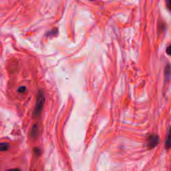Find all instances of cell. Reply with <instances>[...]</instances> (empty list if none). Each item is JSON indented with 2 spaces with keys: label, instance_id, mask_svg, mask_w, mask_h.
<instances>
[{
  "label": "cell",
  "instance_id": "cell-9",
  "mask_svg": "<svg viewBox=\"0 0 171 171\" xmlns=\"http://www.w3.org/2000/svg\"><path fill=\"white\" fill-rule=\"evenodd\" d=\"M7 171H21V170L19 168H12V169H9Z\"/></svg>",
  "mask_w": 171,
  "mask_h": 171
},
{
  "label": "cell",
  "instance_id": "cell-6",
  "mask_svg": "<svg viewBox=\"0 0 171 171\" xmlns=\"http://www.w3.org/2000/svg\"><path fill=\"white\" fill-rule=\"evenodd\" d=\"M170 145H171V140H170V134L169 131L168 133L167 138V139H166V141H165V148L167 149H169L170 147Z\"/></svg>",
  "mask_w": 171,
  "mask_h": 171
},
{
  "label": "cell",
  "instance_id": "cell-7",
  "mask_svg": "<svg viewBox=\"0 0 171 171\" xmlns=\"http://www.w3.org/2000/svg\"><path fill=\"white\" fill-rule=\"evenodd\" d=\"M33 151H34V153H35V155L37 156H40L41 155V149L39 148H34Z\"/></svg>",
  "mask_w": 171,
  "mask_h": 171
},
{
  "label": "cell",
  "instance_id": "cell-4",
  "mask_svg": "<svg viewBox=\"0 0 171 171\" xmlns=\"http://www.w3.org/2000/svg\"><path fill=\"white\" fill-rule=\"evenodd\" d=\"M9 144L8 142H1L0 143V151L1 152H4V151H6L9 149Z\"/></svg>",
  "mask_w": 171,
  "mask_h": 171
},
{
  "label": "cell",
  "instance_id": "cell-8",
  "mask_svg": "<svg viewBox=\"0 0 171 171\" xmlns=\"http://www.w3.org/2000/svg\"><path fill=\"white\" fill-rule=\"evenodd\" d=\"M26 91V88L25 86H20L18 88V92L19 93H24Z\"/></svg>",
  "mask_w": 171,
  "mask_h": 171
},
{
  "label": "cell",
  "instance_id": "cell-1",
  "mask_svg": "<svg viewBox=\"0 0 171 171\" xmlns=\"http://www.w3.org/2000/svg\"><path fill=\"white\" fill-rule=\"evenodd\" d=\"M45 103V96L43 94L42 91L39 92L38 96L37 98V100H36V107L34 109L33 115L35 117H37L42 111V109L43 108V105Z\"/></svg>",
  "mask_w": 171,
  "mask_h": 171
},
{
  "label": "cell",
  "instance_id": "cell-5",
  "mask_svg": "<svg viewBox=\"0 0 171 171\" xmlns=\"http://www.w3.org/2000/svg\"><path fill=\"white\" fill-rule=\"evenodd\" d=\"M170 67L169 63H168V65L165 68V78H166V80H169L170 79Z\"/></svg>",
  "mask_w": 171,
  "mask_h": 171
},
{
  "label": "cell",
  "instance_id": "cell-2",
  "mask_svg": "<svg viewBox=\"0 0 171 171\" xmlns=\"http://www.w3.org/2000/svg\"><path fill=\"white\" fill-rule=\"evenodd\" d=\"M159 136L157 134H151V135L148 136V147L150 148H155L159 143Z\"/></svg>",
  "mask_w": 171,
  "mask_h": 171
},
{
  "label": "cell",
  "instance_id": "cell-10",
  "mask_svg": "<svg viewBox=\"0 0 171 171\" xmlns=\"http://www.w3.org/2000/svg\"><path fill=\"white\" fill-rule=\"evenodd\" d=\"M166 3L168 9H170V0H166Z\"/></svg>",
  "mask_w": 171,
  "mask_h": 171
},
{
  "label": "cell",
  "instance_id": "cell-3",
  "mask_svg": "<svg viewBox=\"0 0 171 171\" xmlns=\"http://www.w3.org/2000/svg\"><path fill=\"white\" fill-rule=\"evenodd\" d=\"M39 133V128L37 124H34L32 128H31V130L30 132V136L31 138H36L37 137Z\"/></svg>",
  "mask_w": 171,
  "mask_h": 171
},
{
  "label": "cell",
  "instance_id": "cell-11",
  "mask_svg": "<svg viewBox=\"0 0 171 171\" xmlns=\"http://www.w3.org/2000/svg\"><path fill=\"white\" fill-rule=\"evenodd\" d=\"M169 49H170V46H168V49H167V53L168 55L170 54V52H169Z\"/></svg>",
  "mask_w": 171,
  "mask_h": 171
}]
</instances>
